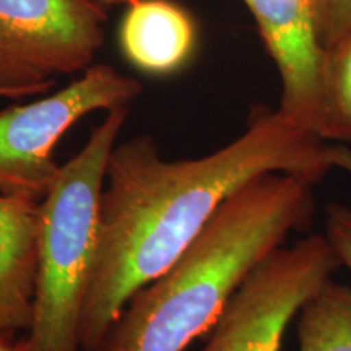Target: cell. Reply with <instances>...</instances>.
Masks as SVG:
<instances>
[{
    "mask_svg": "<svg viewBox=\"0 0 351 351\" xmlns=\"http://www.w3.org/2000/svg\"><path fill=\"white\" fill-rule=\"evenodd\" d=\"M326 148L317 134L267 106L252 108L238 138L200 158L163 160L147 134L114 145L82 351L99 350L130 298L181 257L236 191L270 173L319 184L332 171Z\"/></svg>",
    "mask_w": 351,
    "mask_h": 351,
    "instance_id": "6da1fadb",
    "label": "cell"
},
{
    "mask_svg": "<svg viewBox=\"0 0 351 351\" xmlns=\"http://www.w3.org/2000/svg\"><path fill=\"white\" fill-rule=\"evenodd\" d=\"M314 186L270 173L236 191L181 257L130 298L98 351H184L212 330L258 263L309 226Z\"/></svg>",
    "mask_w": 351,
    "mask_h": 351,
    "instance_id": "7a4b0ae2",
    "label": "cell"
},
{
    "mask_svg": "<svg viewBox=\"0 0 351 351\" xmlns=\"http://www.w3.org/2000/svg\"><path fill=\"white\" fill-rule=\"evenodd\" d=\"M127 116L129 106L106 111L39 202L36 300L26 333L29 351H82V314L98 257L106 166Z\"/></svg>",
    "mask_w": 351,
    "mask_h": 351,
    "instance_id": "3957f363",
    "label": "cell"
},
{
    "mask_svg": "<svg viewBox=\"0 0 351 351\" xmlns=\"http://www.w3.org/2000/svg\"><path fill=\"white\" fill-rule=\"evenodd\" d=\"M142 93L135 78L108 64L90 65L62 90L0 111V194L41 202L59 178V140L82 117L129 106Z\"/></svg>",
    "mask_w": 351,
    "mask_h": 351,
    "instance_id": "277c9868",
    "label": "cell"
},
{
    "mask_svg": "<svg viewBox=\"0 0 351 351\" xmlns=\"http://www.w3.org/2000/svg\"><path fill=\"white\" fill-rule=\"evenodd\" d=\"M106 8L91 0H0V90L44 95L57 77L93 65Z\"/></svg>",
    "mask_w": 351,
    "mask_h": 351,
    "instance_id": "5b68a950",
    "label": "cell"
},
{
    "mask_svg": "<svg viewBox=\"0 0 351 351\" xmlns=\"http://www.w3.org/2000/svg\"><path fill=\"white\" fill-rule=\"evenodd\" d=\"M339 267L326 234L278 247L236 289L200 351H282L291 320Z\"/></svg>",
    "mask_w": 351,
    "mask_h": 351,
    "instance_id": "8992f818",
    "label": "cell"
},
{
    "mask_svg": "<svg viewBox=\"0 0 351 351\" xmlns=\"http://www.w3.org/2000/svg\"><path fill=\"white\" fill-rule=\"evenodd\" d=\"M243 2L280 73L278 111L322 138L327 47L319 34L317 0Z\"/></svg>",
    "mask_w": 351,
    "mask_h": 351,
    "instance_id": "52a82bcc",
    "label": "cell"
},
{
    "mask_svg": "<svg viewBox=\"0 0 351 351\" xmlns=\"http://www.w3.org/2000/svg\"><path fill=\"white\" fill-rule=\"evenodd\" d=\"M38 244L39 202L0 194V339L32 328Z\"/></svg>",
    "mask_w": 351,
    "mask_h": 351,
    "instance_id": "ba28073f",
    "label": "cell"
},
{
    "mask_svg": "<svg viewBox=\"0 0 351 351\" xmlns=\"http://www.w3.org/2000/svg\"><path fill=\"white\" fill-rule=\"evenodd\" d=\"M119 46L140 72L173 75L194 56L197 25L191 13L169 0H132L121 21Z\"/></svg>",
    "mask_w": 351,
    "mask_h": 351,
    "instance_id": "9c48e42d",
    "label": "cell"
},
{
    "mask_svg": "<svg viewBox=\"0 0 351 351\" xmlns=\"http://www.w3.org/2000/svg\"><path fill=\"white\" fill-rule=\"evenodd\" d=\"M300 351H351V288L324 285L298 319Z\"/></svg>",
    "mask_w": 351,
    "mask_h": 351,
    "instance_id": "30bf717a",
    "label": "cell"
},
{
    "mask_svg": "<svg viewBox=\"0 0 351 351\" xmlns=\"http://www.w3.org/2000/svg\"><path fill=\"white\" fill-rule=\"evenodd\" d=\"M322 138L351 143V33L327 47Z\"/></svg>",
    "mask_w": 351,
    "mask_h": 351,
    "instance_id": "8fae6325",
    "label": "cell"
},
{
    "mask_svg": "<svg viewBox=\"0 0 351 351\" xmlns=\"http://www.w3.org/2000/svg\"><path fill=\"white\" fill-rule=\"evenodd\" d=\"M340 265L351 271V207L330 202L326 207V231H324Z\"/></svg>",
    "mask_w": 351,
    "mask_h": 351,
    "instance_id": "7c38bea8",
    "label": "cell"
},
{
    "mask_svg": "<svg viewBox=\"0 0 351 351\" xmlns=\"http://www.w3.org/2000/svg\"><path fill=\"white\" fill-rule=\"evenodd\" d=\"M317 25L326 47L351 33V0H317Z\"/></svg>",
    "mask_w": 351,
    "mask_h": 351,
    "instance_id": "4fadbf2b",
    "label": "cell"
},
{
    "mask_svg": "<svg viewBox=\"0 0 351 351\" xmlns=\"http://www.w3.org/2000/svg\"><path fill=\"white\" fill-rule=\"evenodd\" d=\"M326 156L332 169H340L351 176V147L345 143L327 145Z\"/></svg>",
    "mask_w": 351,
    "mask_h": 351,
    "instance_id": "5bb4252c",
    "label": "cell"
},
{
    "mask_svg": "<svg viewBox=\"0 0 351 351\" xmlns=\"http://www.w3.org/2000/svg\"><path fill=\"white\" fill-rule=\"evenodd\" d=\"M0 351H29L28 339H0Z\"/></svg>",
    "mask_w": 351,
    "mask_h": 351,
    "instance_id": "9a60e30c",
    "label": "cell"
},
{
    "mask_svg": "<svg viewBox=\"0 0 351 351\" xmlns=\"http://www.w3.org/2000/svg\"><path fill=\"white\" fill-rule=\"evenodd\" d=\"M91 2L98 3L99 7L106 8V10H108L109 7H114V5H122V3H124V5H127V3L132 2V0H91Z\"/></svg>",
    "mask_w": 351,
    "mask_h": 351,
    "instance_id": "2e32d148",
    "label": "cell"
},
{
    "mask_svg": "<svg viewBox=\"0 0 351 351\" xmlns=\"http://www.w3.org/2000/svg\"><path fill=\"white\" fill-rule=\"evenodd\" d=\"M0 98H8V99H13L12 96H10V93H7V91H3V90H0Z\"/></svg>",
    "mask_w": 351,
    "mask_h": 351,
    "instance_id": "e0dca14e",
    "label": "cell"
}]
</instances>
